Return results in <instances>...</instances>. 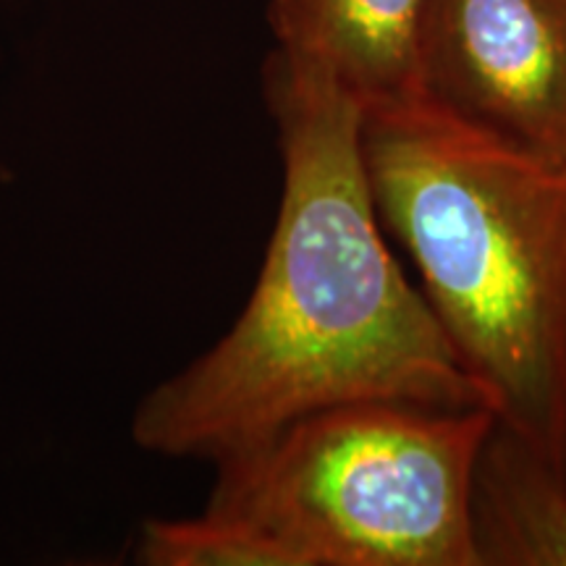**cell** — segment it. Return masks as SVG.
I'll return each instance as SVG.
<instances>
[{"instance_id":"cell-1","label":"cell","mask_w":566,"mask_h":566,"mask_svg":"<svg viewBox=\"0 0 566 566\" xmlns=\"http://www.w3.org/2000/svg\"><path fill=\"white\" fill-rule=\"evenodd\" d=\"M265 82L283 192L263 271L229 334L142 396L132 441L145 454L218 464L323 409L485 407L384 242L363 108L281 53Z\"/></svg>"},{"instance_id":"cell-6","label":"cell","mask_w":566,"mask_h":566,"mask_svg":"<svg viewBox=\"0 0 566 566\" xmlns=\"http://www.w3.org/2000/svg\"><path fill=\"white\" fill-rule=\"evenodd\" d=\"M478 566H566V472L499 420L472 472Z\"/></svg>"},{"instance_id":"cell-7","label":"cell","mask_w":566,"mask_h":566,"mask_svg":"<svg viewBox=\"0 0 566 566\" xmlns=\"http://www.w3.org/2000/svg\"><path fill=\"white\" fill-rule=\"evenodd\" d=\"M145 566H296L281 543L233 516L147 520L134 548Z\"/></svg>"},{"instance_id":"cell-5","label":"cell","mask_w":566,"mask_h":566,"mask_svg":"<svg viewBox=\"0 0 566 566\" xmlns=\"http://www.w3.org/2000/svg\"><path fill=\"white\" fill-rule=\"evenodd\" d=\"M428 0H271L283 59L323 74L365 113L420 101Z\"/></svg>"},{"instance_id":"cell-3","label":"cell","mask_w":566,"mask_h":566,"mask_svg":"<svg viewBox=\"0 0 566 566\" xmlns=\"http://www.w3.org/2000/svg\"><path fill=\"white\" fill-rule=\"evenodd\" d=\"M488 407L359 401L218 462L205 512L273 537L296 566H478L472 472Z\"/></svg>"},{"instance_id":"cell-4","label":"cell","mask_w":566,"mask_h":566,"mask_svg":"<svg viewBox=\"0 0 566 566\" xmlns=\"http://www.w3.org/2000/svg\"><path fill=\"white\" fill-rule=\"evenodd\" d=\"M420 101L566 168V0H428Z\"/></svg>"},{"instance_id":"cell-2","label":"cell","mask_w":566,"mask_h":566,"mask_svg":"<svg viewBox=\"0 0 566 566\" xmlns=\"http://www.w3.org/2000/svg\"><path fill=\"white\" fill-rule=\"evenodd\" d=\"M363 158L485 407L566 472V168L422 101L365 113Z\"/></svg>"}]
</instances>
